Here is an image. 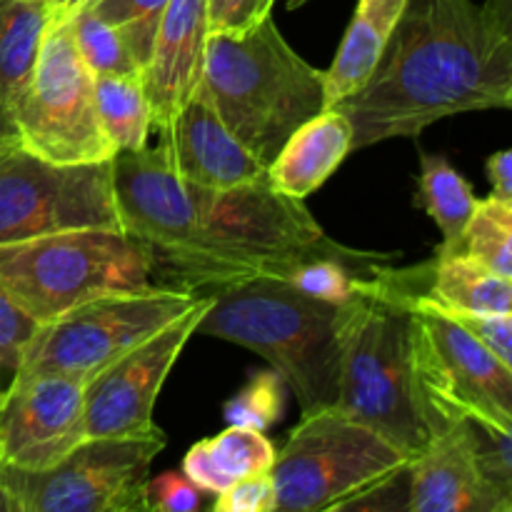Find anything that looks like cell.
Here are the masks:
<instances>
[{"label":"cell","instance_id":"obj_1","mask_svg":"<svg viewBox=\"0 0 512 512\" xmlns=\"http://www.w3.org/2000/svg\"><path fill=\"white\" fill-rule=\"evenodd\" d=\"M512 108V25L473 0H405L363 88L333 105L353 150L418 138L443 118Z\"/></svg>","mask_w":512,"mask_h":512},{"label":"cell","instance_id":"obj_2","mask_svg":"<svg viewBox=\"0 0 512 512\" xmlns=\"http://www.w3.org/2000/svg\"><path fill=\"white\" fill-rule=\"evenodd\" d=\"M430 263L385 273L368 298L345 305L340 323V395L333 410L383 435L408 460L433 443L413 360L408 298L428 293Z\"/></svg>","mask_w":512,"mask_h":512},{"label":"cell","instance_id":"obj_3","mask_svg":"<svg viewBox=\"0 0 512 512\" xmlns=\"http://www.w3.org/2000/svg\"><path fill=\"white\" fill-rule=\"evenodd\" d=\"M210 295L195 333L263 355L285 388L293 390L303 415L335 408L345 305L310 298L278 278H253Z\"/></svg>","mask_w":512,"mask_h":512},{"label":"cell","instance_id":"obj_4","mask_svg":"<svg viewBox=\"0 0 512 512\" xmlns=\"http://www.w3.org/2000/svg\"><path fill=\"white\" fill-rule=\"evenodd\" d=\"M195 95L265 168L300 125L328 110L325 73L290 48L273 15L240 35H208Z\"/></svg>","mask_w":512,"mask_h":512},{"label":"cell","instance_id":"obj_5","mask_svg":"<svg viewBox=\"0 0 512 512\" xmlns=\"http://www.w3.org/2000/svg\"><path fill=\"white\" fill-rule=\"evenodd\" d=\"M0 288L40 325L105 295L180 290L158 255L125 230H70L0 245Z\"/></svg>","mask_w":512,"mask_h":512},{"label":"cell","instance_id":"obj_6","mask_svg":"<svg viewBox=\"0 0 512 512\" xmlns=\"http://www.w3.org/2000/svg\"><path fill=\"white\" fill-rule=\"evenodd\" d=\"M113 195L125 233L158 255L180 290L200 293L258 278L208 238L193 185L175 175L160 145L115 153Z\"/></svg>","mask_w":512,"mask_h":512},{"label":"cell","instance_id":"obj_7","mask_svg":"<svg viewBox=\"0 0 512 512\" xmlns=\"http://www.w3.org/2000/svg\"><path fill=\"white\" fill-rule=\"evenodd\" d=\"M193 195L208 238L258 278L288 280L298 265L310 260H338L373 278L390 268L398 255L348 248L328 238L303 200L278 193L268 175L230 190L193 185Z\"/></svg>","mask_w":512,"mask_h":512},{"label":"cell","instance_id":"obj_8","mask_svg":"<svg viewBox=\"0 0 512 512\" xmlns=\"http://www.w3.org/2000/svg\"><path fill=\"white\" fill-rule=\"evenodd\" d=\"M203 295L185 290L95 298L40 325L10 378H55L85 385L108 365L178 320Z\"/></svg>","mask_w":512,"mask_h":512},{"label":"cell","instance_id":"obj_9","mask_svg":"<svg viewBox=\"0 0 512 512\" xmlns=\"http://www.w3.org/2000/svg\"><path fill=\"white\" fill-rule=\"evenodd\" d=\"M408 463L383 435L338 410L303 415L270 470L273 512H323Z\"/></svg>","mask_w":512,"mask_h":512},{"label":"cell","instance_id":"obj_10","mask_svg":"<svg viewBox=\"0 0 512 512\" xmlns=\"http://www.w3.org/2000/svg\"><path fill=\"white\" fill-rule=\"evenodd\" d=\"M413 360L433 435L458 420L512 430V368L450 320L428 293L408 298Z\"/></svg>","mask_w":512,"mask_h":512},{"label":"cell","instance_id":"obj_11","mask_svg":"<svg viewBox=\"0 0 512 512\" xmlns=\"http://www.w3.org/2000/svg\"><path fill=\"white\" fill-rule=\"evenodd\" d=\"M165 443L90 438L48 470L0 465V503L5 512H135Z\"/></svg>","mask_w":512,"mask_h":512},{"label":"cell","instance_id":"obj_12","mask_svg":"<svg viewBox=\"0 0 512 512\" xmlns=\"http://www.w3.org/2000/svg\"><path fill=\"white\" fill-rule=\"evenodd\" d=\"M70 230H123L113 160L58 165L23 145L0 155V245Z\"/></svg>","mask_w":512,"mask_h":512},{"label":"cell","instance_id":"obj_13","mask_svg":"<svg viewBox=\"0 0 512 512\" xmlns=\"http://www.w3.org/2000/svg\"><path fill=\"white\" fill-rule=\"evenodd\" d=\"M13 120L20 145L50 163H105L118 153L100 128L93 75L80 60L70 20H50L33 80Z\"/></svg>","mask_w":512,"mask_h":512},{"label":"cell","instance_id":"obj_14","mask_svg":"<svg viewBox=\"0 0 512 512\" xmlns=\"http://www.w3.org/2000/svg\"><path fill=\"white\" fill-rule=\"evenodd\" d=\"M210 300L213 295H203L195 308L83 385L88 440H168L155 425V403Z\"/></svg>","mask_w":512,"mask_h":512},{"label":"cell","instance_id":"obj_15","mask_svg":"<svg viewBox=\"0 0 512 512\" xmlns=\"http://www.w3.org/2000/svg\"><path fill=\"white\" fill-rule=\"evenodd\" d=\"M85 440L83 385L55 375L10 378L0 398V465L48 470Z\"/></svg>","mask_w":512,"mask_h":512},{"label":"cell","instance_id":"obj_16","mask_svg":"<svg viewBox=\"0 0 512 512\" xmlns=\"http://www.w3.org/2000/svg\"><path fill=\"white\" fill-rule=\"evenodd\" d=\"M160 148L180 180L203 190H230L265 178L268 168L235 138L200 95L160 130Z\"/></svg>","mask_w":512,"mask_h":512},{"label":"cell","instance_id":"obj_17","mask_svg":"<svg viewBox=\"0 0 512 512\" xmlns=\"http://www.w3.org/2000/svg\"><path fill=\"white\" fill-rule=\"evenodd\" d=\"M208 35L205 0H170L160 18L148 63L140 70L153 128H168L193 100L203 75Z\"/></svg>","mask_w":512,"mask_h":512},{"label":"cell","instance_id":"obj_18","mask_svg":"<svg viewBox=\"0 0 512 512\" xmlns=\"http://www.w3.org/2000/svg\"><path fill=\"white\" fill-rule=\"evenodd\" d=\"M408 470L410 512H512V498L495 490L475 465L460 420L440 430Z\"/></svg>","mask_w":512,"mask_h":512},{"label":"cell","instance_id":"obj_19","mask_svg":"<svg viewBox=\"0 0 512 512\" xmlns=\"http://www.w3.org/2000/svg\"><path fill=\"white\" fill-rule=\"evenodd\" d=\"M353 153V125L328 108L300 125L268 165V183L288 198L313 195Z\"/></svg>","mask_w":512,"mask_h":512},{"label":"cell","instance_id":"obj_20","mask_svg":"<svg viewBox=\"0 0 512 512\" xmlns=\"http://www.w3.org/2000/svg\"><path fill=\"white\" fill-rule=\"evenodd\" d=\"M403 8L405 0H360L333 65L323 70L328 108L363 88L378 65Z\"/></svg>","mask_w":512,"mask_h":512},{"label":"cell","instance_id":"obj_21","mask_svg":"<svg viewBox=\"0 0 512 512\" xmlns=\"http://www.w3.org/2000/svg\"><path fill=\"white\" fill-rule=\"evenodd\" d=\"M278 448L263 433L228 425L220 435L200 440L185 453L183 475L203 493L218 495L230 485L273 470Z\"/></svg>","mask_w":512,"mask_h":512},{"label":"cell","instance_id":"obj_22","mask_svg":"<svg viewBox=\"0 0 512 512\" xmlns=\"http://www.w3.org/2000/svg\"><path fill=\"white\" fill-rule=\"evenodd\" d=\"M50 20L45 0H0V100L10 115L28 93Z\"/></svg>","mask_w":512,"mask_h":512},{"label":"cell","instance_id":"obj_23","mask_svg":"<svg viewBox=\"0 0 512 512\" xmlns=\"http://www.w3.org/2000/svg\"><path fill=\"white\" fill-rule=\"evenodd\" d=\"M428 295L453 313L510 315V278L493 273L468 255H435L430 260Z\"/></svg>","mask_w":512,"mask_h":512},{"label":"cell","instance_id":"obj_24","mask_svg":"<svg viewBox=\"0 0 512 512\" xmlns=\"http://www.w3.org/2000/svg\"><path fill=\"white\" fill-rule=\"evenodd\" d=\"M475 198L473 185L460 175L453 163L443 155L423 153L420 158V183H418V205L435 220V225L443 233V245L438 255L458 253L460 238L473 215Z\"/></svg>","mask_w":512,"mask_h":512},{"label":"cell","instance_id":"obj_25","mask_svg":"<svg viewBox=\"0 0 512 512\" xmlns=\"http://www.w3.org/2000/svg\"><path fill=\"white\" fill-rule=\"evenodd\" d=\"M93 98L100 128L118 153L148 148L153 118L140 75H95Z\"/></svg>","mask_w":512,"mask_h":512},{"label":"cell","instance_id":"obj_26","mask_svg":"<svg viewBox=\"0 0 512 512\" xmlns=\"http://www.w3.org/2000/svg\"><path fill=\"white\" fill-rule=\"evenodd\" d=\"M458 253L478 260L503 278H512V203L493 195L478 200L463 230Z\"/></svg>","mask_w":512,"mask_h":512},{"label":"cell","instance_id":"obj_27","mask_svg":"<svg viewBox=\"0 0 512 512\" xmlns=\"http://www.w3.org/2000/svg\"><path fill=\"white\" fill-rule=\"evenodd\" d=\"M385 273H388V268L380 275L368 278V275L355 273L338 260H310V263L298 265L290 273L288 283L298 288L300 293L323 300V303L350 305L355 300L373 295L383 285Z\"/></svg>","mask_w":512,"mask_h":512},{"label":"cell","instance_id":"obj_28","mask_svg":"<svg viewBox=\"0 0 512 512\" xmlns=\"http://www.w3.org/2000/svg\"><path fill=\"white\" fill-rule=\"evenodd\" d=\"M168 3L170 0H93L88 10L123 38L125 48L143 70Z\"/></svg>","mask_w":512,"mask_h":512},{"label":"cell","instance_id":"obj_29","mask_svg":"<svg viewBox=\"0 0 512 512\" xmlns=\"http://www.w3.org/2000/svg\"><path fill=\"white\" fill-rule=\"evenodd\" d=\"M70 28H73L80 60L93 78L95 75H140L138 63L125 48L123 38L88 8L78 10L70 18Z\"/></svg>","mask_w":512,"mask_h":512},{"label":"cell","instance_id":"obj_30","mask_svg":"<svg viewBox=\"0 0 512 512\" xmlns=\"http://www.w3.org/2000/svg\"><path fill=\"white\" fill-rule=\"evenodd\" d=\"M285 413V383L275 370L255 373L228 403L223 405V415L228 425L250 428L265 433L273 428Z\"/></svg>","mask_w":512,"mask_h":512},{"label":"cell","instance_id":"obj_31","mask_svg":"<svg viewBox=\"0 0 512 512\" xmlns=\"http://www.w3.org/2000/svg\"><path fill=\"white\" fill-rule=\"evenodd\" d=\"M323 512H410V470L403 465L388 478L330 505Z\"/></svg>","mask_w":512,"mask_h":512},{"label":"cell","instance_id":"obj_32","mask_svg":"<svg viewBox=\"0 0 512 512\" xmlns=\"http://www.w3.org/2000/svg\"><path fill=\"white\" fill-rule=\"evenodd\" d=\"M40 330L38 320L30 318L0 288V375L15 373L25 348Z\"/></svg>","mask_w":512,"mask_h":512},{"label":"cell","instance_id":"obj_33","mask_svg":"<svg viewBox=\"0 0 512 512\" xmlns=\"http://www.w3.org/2000/svg\"><path fill=\"white\" fill-rule=\"evenodd\" d=\"M275 0H205L210 35H240L273 15Z\"/></svg>","mask_w":512,"mask_h":512},{"label":"cell","instance_id":"obj_34","mask_svg":"<svg viewBox=\"0 0 512 512\" xmlns=\"http://www.w3.org/2000/svg\"><path fill=\"white\" fill-rule=\"evenodd\" d=\"M440 310H443L450 320H455L460 328L468 330L480 345H485V348H488L500 363H505L508 368H512V313L480 315V313H453V310H445V308Z\"/></svg>","mask_w":512,"mask_h":512},{"label":"cell","instance_id":"obj_35","mask_svg":"<svg viewBox=\"0 0 512 512\" xmlns=\"http://www.w3.org/2000/svg\"><path fill=\"white\" fill-rule=\"evenodd\" d=\"M275 485L268 475H255L218 493L208 512H273Z\"/></svg>","mask_w":512,"mask_h":512},{"label":"cell","instance_id":"obj_36","mask_svg":"<svg viewBox=\"0 0 512 512\" xmlns=\"http://www.w3.org/2000/svg\"><path fill=\"white\" fill-rule=\"evenodd\" d=\"M148 500L160 512H200L203 490L190 483L183 473H163L145 485Z\"/></svg>","mask_w":512,"mask_h":512},{"label":"cell","instance_id":"obj_37","mask_svg":"<svg viewBox=\"0 0 512 512\" xmlns=\"http://www.w3.org/2000/svg\"><path fill=\"white\" fill-rule=\"evenodd\" d=\"M485 173L490 180V195L512 203V153L510 150H498L485 163Z\"/></svg>","mask_w":512,"mask_h":512},{"label":"cell","instance_id":"obj_38","mask_svg":"<svg viewBox=\"0 0 512 512\" xmlns=\"http://www.w3.org/2000/svg\"><path fill=\"white\" fill-rule=\"evenodd\" d=\"M18 128H15V120L10 115V110L5 108V103L0 100V155L8 153L10 148H18Z\"/></svg>","mask_w":512,"mask_h":512},{"label":"cell","instance_id":"obj_39","mask_svg":"<svg viewBox=\"0 0 512 512\" xmlns=\"http://www.w3.org/2000/svg\"><path fill=\"white\" fill-rule=\"evenodd\" d=\"M93 0H45L50 10V18L53 20H70L78 10L88 8Z\"/></svg>","mask_w":512,"mask_h":512},{"label":"cell","instance_id":"obj_40","mask_svg":"<svg viewBox=\"0 0 512 512\" xmlns=\"http://www.w3.org/2000/svg\"><path fill=\"white\" fill-rule=\"evenodd\" d=\"M485 8L493 10L500 20L512 25V0H485Z\"/></svg>","mask_w":512,"mask_h":512},{"label":"cell","instance_id":"obj_41","mask_svg":"<svg viewBox=\"0 0 512 512\" xmlns=\"http://www.w3.org/2000/svg\"><path fill=\"white\" fill-rule=\"evenodd\" d=\"M305 3H310V0H288V8L295 10V8H300V5H305Z\"/></svg>","mask_w":512,"mask_h":512},{"label":"cell","instance_id":"obj_42","mask_svg":"<svg viewBox=\"0 0 512 512\" xmlns=\"http://www.w3.org/2000/svg\"><path fill=\"white\" fill-rule=\"evenodd\" d=\"M135 512H160L158 508H155V505L153 503H150V500H148V503H145L143 505V508H140V510H135Z\"/></svg>","mask_w":512,"mask_h":512},{"label":"cell","instance_id":"obj_43","mask_svg":"<svg viewBox=\"0 0 512 512\" xmlns=\"http://www.w3.org/2000/svg\"><path fill=\"white\" fill-rule=\"evenodd\" d=\"M3 390H5V385H3V383H0V398H3Z\"/></svg>","mask_w":512,"mask_h":512},{"label":"cell","instance_id":"obj_44","mask_svg":"<svg viewBox=\"0 0 512 512\" xmlns=\"http://www.w3.org/2000/svg\"><path fill=\"white\" fill-rule=\"evenodd\" d=\"M0 512H5V510H3V503H0Z\"/></svg>","mask_w":512,"mask_h":512},{"label":"cell","instance_id":"obj_45","mask_svg":"<svg viewBox=\"0 0 512 512\" xmlns=\"http://www.w3.org/2000/svg\"><path fill=\"white\" fill-rule=\"evenodd\" d=\"M140 508H143V505H140ZM140 508H138V510H140Z\"/></svg>","mask_w":512,"mask_h":512}]
</instances>
